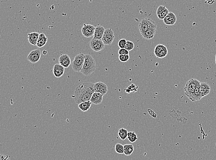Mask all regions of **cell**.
<instances>
[{
  "label": "cell",
  "instance_id": "1",
  "mask_svg": "<svg viewBox=\"0 0 216 160\" xmlns=\"http://www.w3.org/2000/svg\"><path fill=\"white\" fill-rule=\"evenodd\" d=\"M95 83H83L76 88L74 93V100L77 104L83 102L90 101L95 92Z\"/></svg>",
  "mask_w": 216,
  "mask_h": 160
},
{
  "label": "cell",
  "instance_id": "2",
  "mask_svg": "<svg viewBox=\"0 0 216 160\" xmlns=\"http://www.w3.org/2000/svg\"><path fill=\"white\" fill-rule=\"evenodd\" d=\"M96 61L94 58L90 54H86L84 64L80 72L87 77L94 73L96 71Z\"/></svg>",
  "mask_w": 216,
  "mask_h": 160
},
{
  "label": "cell",
  "instance_id": "3",
  "mask_svg": "<svg viewBox=\"0 0 216 160\" xmlns=\"http://www.w3.org/2000/svg\"><path fill=\"white\" fill-rule=\"evenodd\" d=\"M200 83L197 80L191 79L186 83L185 86V94L192 102L193 101L194 91L196 90L198 85Z\"/></svg>",
  "mask_w": 216,
  "mask_h": 160
},
{
  "label": "cell",
  "instance_id": "4",
  "mask_svg": "<svg viewBox=\"0 0 216 160\" xmlns=\"http://www.w3.org/2000/svg\"><path fill=\"white\" fill-rule=\"evenodd\" d=\"M85 55L79 53L76 55L72 63V68L75 71L81 72L85 61Z\"/></svg>",
  "mask_w": 216,
  "mask_h": 160
},
{
  "label": "cell",
  "instance_id": "5",
  "mask_svg": "<svg viewBox=\"0 0 216 160\" xmlns=\"http://www.w3.org/2000/svg\"><path fill=\"white\" fill-rule=\"evenodd\" d=\"M156 25L154 20L148 18H143L139 23L138 27L141 34L142 35L150 27Z\"/></svg>",
  "mask_w": 216,
  "mask_h": 160
},
{
  "label": "cell",
  "instance_id": "6",
  "mask_svg": "<svg viewBox=\"0 0 216 160\" xmlns=\"http://www.w3.org/2000/svg\"><path fill=\"white\" fill-rule=\"evenodd\" d=\"M114 38V33L113 30L111 28H107L105 29L102 40L104 45H110L113 43Z\"/></svg>",
  "mask_w": 216,
  "mask_h": 160
},
{
  "label": "cell",
  "instance_id": "7",
  "mask_svg": "<svg viewBox=\"0 0 216 160\" xmlns=\"http://www.w3.org/2000/svg\"><path fill=\"white\" fill-rule=\"evenodd\" d=\"M89 44L91 49L95 52H100L105 48V45L102 39L93 38L90 41Z\"/></svg>",
  "mask_w": 216,
  "mask_h": 160
},
{
  "label": "cell",
  "instance_id": "8",
  "mask_svg": "<svg viewBox=\"0 0 216 160\" xmlns=\"http://www.w3.org/2000/svg\"><path fill=\"white\" fill-rule=\"evenodd\" d=\"M154 53L157 58H163L168 54V49L165 45L159 44L155 47Z\"/></svg>",
  "mask_w": 216,
  "mask_h": 160
},
{
  "label": "cell",
  "instance_id": "9",
  "mask_svg": "<svg viewBox=\"0 0 216 160\" xmlns=\"http://www.w3.org/2000/svg\"><path fill=\"white\" fill-rule=\"evenodd\" d=\"M96 27L90 24H84L82 29V34L85 38H89L94 36Z\"/></svg>",
  "mask_w": 216,
  "mask_h": 160
},
{
  "label": "cell",
  "instance_id": "10",
  "mask_svg": "<svg viewBox=\"0 0 216 160\" xmlns=\"http://www.w3.org/2000/svg\"><path fill=\"white\" fill-rule=\"evenodd\" d=\"M41 57V52L39 49H36L31 51L27 56V60L32 64L38 63Z\"/></svg>",
  "mask_w": 216,
  "mask_h": 160
},
{
  "label": "cell",
  "instance_id": "11",
  "mask_svg": "<svg viewBox=\"0 0 216 160\" xmlns=\"http://www.w3.org/2000/svg\"><path fill=\"white\" fill-rule=\"evenodd\" d=\"M95 92L100 93L102 95H106L108 92V88L107 85L102 82H98L95 83L94 85Z\"/></svg>",
  "mask_w": 216,
  "mask_h": 160
},
{
  "label": "cell",
  "instance_id": "12",
  "mask_svg": "<svg viewBox=\"0 0 216 160\" xmlns=\"http://www.w3.org/2000/svg\"><path fill=\"white\" fill-rule=\"evenodd\" d=\"M157 29V25L151 26L143 34L141 35L144 39H151L155 36Z\"/></svg>",
  "mask_w": 216,
  "mask_h": 160
},
{
  "label": "cell",
  "instance_id": "13",
  "mask_svg": "<svg viewBox=\"0 0 216 160\" xmlns=\"http://www.w3.org/2000/svg\"><path fill=\"white\" fill-rule=\"evenodd\" d=\"M177 21V16L173 12H169L167 16L163 20V22L166 25L172 26Z\"/></svg>",
  "mask_w": 216,
  "mask_h": 160
},
{
  "label": "cell",
  "instance_id": "14",
  "mask_svg": "<svg viewBox=\"0 0 216 160\" xmlns=\"http://www.w3.org/2000/svg\"><path fill=\"white\" fill-rule=\"evenodd\" d=\"M59 62L65 68H67L71 64V60L69 55L66 54H62L59 58Z\"/></svg>",
  "mask_w": 216,
  "mask_h": 160
},
{
  "label": "cell",
  "instance_id": "15",
  "mask_svg": "<svg viewBox=\"0 0 216 160\" xmlns=\"http://www.w3.org/2000/svg\"><path fill=\"white\" fill-rule=\"evenodd\" d=\"M169 12H170L169 10L165 6L160 5L157 8L156 14L158 19L160 20H163L169 14Z\"/></svg>",
  "mask_w": 216,
  "mask_h": 160
},
{
  "label": "cell",
  "instance_id": "16",
  "mask_svg": "<svg viewBox=\"0 0 216 160\" xmlns=\"http://www.w3.org/2000/svg\"><path fill=\"white\" fill-rule=\"evenodd\" d=\"M53 71L55 77L59 78L64 75L65 68L60 64H55L53 66Z\"/></svg>",
  "mask_w": 216,
  "mask_h": 160
},
{
  "label": "cell",
  "instance_id": "17",
  "mask_svg": "<svg viewBox=\"0 0 216 160\" xmlns=\"http://www.w3.org/2000/svg\"><path fill=\"white\" fill-rule=\"evenodd\" d=\"M103 95L98 92H94L92 95L90 101L92 104L95 105H99L102 103L103 101Z\"/></svg>",
  "mask_w": 216,
  "mask_h": 160
},
{
  "label": "cell",
  "instance_id": "18",
  "mask_svg": "<svg viewBox=\"0 0 216 160\" xmlns=\"http://www.w3.org/2000/svg\"><path fill=\"white\" fill-rule=\"evenodd\" d=\"M39 34L37 32H32L28 33V39L30 44L33 45H36L38 39Z\"/></svg>",
  "mask_w": 216,
  "mask_h": 160
},
{
  "label": "cell",
  "instance_id": "19",
  "mask_svg": "<svg viewBox=\"0 0 216 160\" xmlns=\"http://www.w3.org/2000/svg\"><path fill=\"white\" fill-rule=\"evenodd\" d=\"M105 28L102 26H97L95 28V33H94L93 38L98 39H102L104 33L105 32Z\"/></svg>",
  "mask_w": 216,
  "mask_h": 160
},
{
  "label": "cell",
  "instance_id": "20",
  "mask_svg": "<svg viewBox=\"0 0 216 160\" xmlns=\"http://www.w3.org/2000/svg\"><path fill=\"white\" fill-rule=\"evenodd\" d=\"M200 91L203 97L209 94L211 90L210 86L206 83H200Z\"/></svg>",
  "mask_w": 216,
  "mask_h": 160
},
{
  "label": "cell",
  "instance_id": "21",
  "mask_svg": "<svg viewBox=\"0 0 216 160\" xmlns=\"http://www.w3.org/2000/svg\"><path fill=\"white\" fill-rule=\"evenodd\" d=\"M47 40H48V39L46 36L45 34H44V33H41L39 34L38 39L36 45L39 48L44 47L47 43Z\"/></svg>",
  "mask_w": 216,
  "mask_h": 160
},
{
  "label": "cell",
  "instance_id": "22",
  "mask_svg": "<svg viewBox=\"0 0 216 160\" xmlns=\"http://www.w3.org/2000/svg\"><path fill=\"white\" fill-rule=\"evenodd\" d=\"M92 104V102L90 101L83 102L78 104V108L82 111L85 112L90 109Z\"/></svg>",
  "mask_w": 216,
  "mask_h": 160
},
{
  "label": "cell",
  "instance_id": "23",
  "mask_svg": "<svg viewBox=\"0 0 216 160\" xmlns=\"http://www.w3.org/2000/svg\"><path fill=\"white\" fill-rule=\"evenodd\" d=\"M124 147V154L125 155H130L133 152L134 147L133 144H126L123 145Z\"/></svg>",
  "mask_w": 216,
  "mask_h": 160
},
{
  "label": "cell",
  "instance_id": "24",
  "mask_svg": "<svg viewBox=\"0 0 216 160\" xmlns=\"http://www.w3.org/2000/svg\"><path fill=\"white\" fill-rule=\"evenodd\" d=\"M128 134V131L127 130L123 128H121L118 130V136L122 140H124L126 138H127Z\"/></svg>",
  "mask_w": 216,
  "mask_h": 160
},
{
  "label": "cell",
  "instance_id": "25",
  "mask_svg": "<svg viewBox=\"0 0 216 160\" xmlns=\"http://www.w3.org/2000/svg\"><path fill=\"white\" fill-rule=\"evenodd\" d=\"M127 138L129 142L132 143H133L137 140L138 137L135 132L134 131H130V132H128Z\"/></svg>",
  "mask_w": 216,
  "mask_h": 160
},
{
  "label": "cell",
  "instance_id": "26",
  "mask_svg": "<svg viewBox=\"0 0 216 160\" xmlns=\"http://www.w3.org/2000/svg\"><path fill=\"white\" fill-rule=\"evenodd\" d=\"M115 150L116 152L120 154H124V147L121 143H117L115 146Z\"/></svg>",
  "mask_w": 216,
  "mask_h": 160
},
{
  "label": "cell",
  "instance_id": "27",
  "mask_svg": "<svg viewBox=\"0 0 216 160\" xmlns=\"http://www.w3.org/2000/svg\"><path fill=\"white\" fill-rule=\"evenodd\" d=\"M135 47V45L133 42L130 41H127L126 44L125 45V49L129 52L132 51Z\"/></svg>",
  "mask_w": 216,
  "mask_h": 160
},
{
  "label": "cell",
  "instance_id": "28",
  "mask_svg": "<svg viewBox=\"0 0 216 160\" xmlns=\"http://www.w3.org/2000/svg\"><path fill=\"white\" fill-rule=\"evenodd\" d=\"M118 58L121 62L125 63L127 62L129 59V55H121L118 56Z\"/></svg>",
  "mask_w": 216,
  "mask_h": 160
},
{
  "label": "cell",
  "instance_id": "29",
  "mask_svg": "<svg viewBox=\"0 0 216 160\" xmlns=\"http://www.w3.org/2000/svg\"><path fill=\"white\" fill-rule=\"evenodd\" d=\"M126 40L125 39H121L120 41H118V46L120 49L125 48V45L126 44Z\"/></svg>",
  "mask_w": 216,
  "mask_h": 160
},
{
  "label": "cell",
  "instance_id": "30",
  "mask_svg": "<svg viewBox=\"0 0 216 160\" xmlns=\"http://www.w3.org/2000/svg\"><path fill=\"white\" fill-rule=\"evenodd\" d=\"M118 53L119 55H129V52L125 48H123V49H120L118 50Z\"/></svg>",
  "mask_w": 216,
  "mask_h": 160
},
{
  "label": "cell",
  "instance_id": "31",
  "mask_svg": "<svg viewBox=\"0 0 216 160\" xmlns=\"http://www.w3.org/2000/svg\"><path fill=\"white\" fill-rule=\"evenodd\" d=\"M1 160H10L8 155H2Z\"/></svg>",
  "mask_w": 216,
  "mask_h": 160
},
{
  "label": "cell",
  "instance_id": "32",
  "mask_svg": "<svg viewBox=\"0 0 216 160\" xmlns=\"http://www.w3.org/2000/svg\"><path fill=\"white\" fill-rule=\"evenodd\" d=\"M47 53V52L46 50H45V51H44V52H43V54H44V55H46Z\"/></svg>",
  "mask_w": 216,
  "mask_h": 160
},
{
  "label": "cell",
  "instance_id": "33",
  "mask_svg": "<svg viewBox=\"0 0 216 160\" xmlns=\"http://www.w3.org/2000/svg\"><path fill=\"white\" fill-rule=\"evenodd\" d=\"M215 63H216V54L215 55Z\"/></svg>",
  "mask_w": 216,
  "mask_h": 160
},
{
  "label": "cell",
  "instance_id": "34",
  "mask_svg": "<svg viewBox=\"0 0 216 160\" xmlns=\"http://www.w3.org/2000/svg\"></svg>",
  "mask_w": 216,
  "mask_h": 160
}]
</instances>
